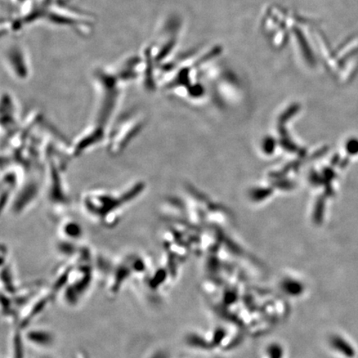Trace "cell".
Instances as JSON below:
<instances>
[{
  "mask_svg": "<svg viewBox=\"0 0 358 358\" xmlns=\"http://www.w3.org/2000/svg\"><path fill=\"white\" fill-rule=\"evenodd\" d=\"M145 189V185L143 182L134 183L120 192L92 189L83 196V209L93 222L101 227L112 228L117 225L127 206L136 201Z\"/></svg>",
  "mask_w": 358,
  "mask_h": 358,
  "instance_id": "6da1fadb",
  "label": "cell"
},
{
  "mask_svg": "<svg viewBox=\"0 0 358 358\" xmlns=\"http://www.w3.org/2000/svg\"><path fill=\"white\" fill-rule=\"evenodd\" d=\"M142 123L134 117H124L122 122L116 124L112 131L107 134L108 148L110 154L118 155L122 151L132 138L141 131Z\"/></svg>",
  "mask_w": 358,
  "mask_h": 358,
  "instance_id": "7a4b0ae2",
  "label": "cell"
},
{
  "mask_svg": "<svg viewBox=\"0 0 358 358\" xmlns=\"http://www.w3.org/2000/svg\"><path fill=\"white\" fill-rule=\"evenodd\" d=\"M6 66L15 77L22 80L28 78L29 66L26 53L19 45H12L6 52Z\"/></svg>",
  "mask_w": 358,
  "mask_h": 358,
  "instance_id": "3957f363",
  "label": "cell"
}]
</instances>
